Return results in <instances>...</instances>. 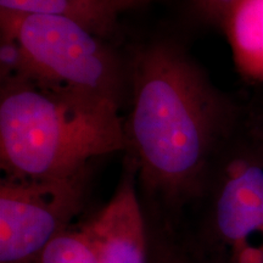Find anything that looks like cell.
Segmentation results:
<instances>
[{
  "mask_svg": "<svg viewBox=\"0 0 263 263\" xmlns=\"http://www.w3.org/2000/svg\"><path fill=\"white\" fill-rule=\"evenodd\" d=\"M129 84L124 153L136 167L144 210L179 224L242 114L185 50L168 41L134 54Z\"/></svg>",
  "mask_w": 263,
  "mask_h": 263,
  "instance_id": "1",
  "label": "cell"
},
{
  "mask_svg": "<svg viewBox=\"0 0 263 263\" xmlns=\"http://www.w3.org/2000/svg\"><path fill=\"white\" fill-rule=\"evenodd\" d=\"M120 106L27 80L0 88V166L4 176L62 179L90 172L100 157L126 150Z\"/></svg>",
  "mask_w": 263,
  "mask_h": 263,
  "instance_id": "2",
  "label": "cell"
},
{
  "mask_svg": "<svg viewBox=\"0 0 263 263\" xmlns=\"http://www.w3.org/2000/svg\"><path fill=\"white\" fill-rule=\"evenodd\" d=\"M190 213L179 226L200 263H263V134L251 118L217 154Z\"/></svg>",
  "mask_w": 263,
  "mask_h": 263,
  "instance_id": "3",
  "label": "cell"
},
{
  "mask_svg": "<svg viewBox=\"0 0 263 263\" xmlns=\"http://www.w3.org/2000/svg\"><path fill=\"white\" fill-rule=\"evenodd\" d=\"M0 73L67 88L121 107L129 73L105 39L67 17L0 9Z\"/></svg>",
  "mask_w": 263,
  "mask_h": 263,
  "instance_id": "4",
  "label": "cell"
},
{
  "mask_svg": "<svg viewBox=\"0 0 263 263\" xmlns=\"http://www.w3.org/2000/svg\"><path fill=\"white\" fill-rule=\"evenodd\" d=\"M89 172L62 179L0 180V263H39L84 205Z\"/></svg>",
  "mask_w": 263,
  "mask_h": 263,
  "instance_id": "5",
  "label": "cell"
},
{
  "mask_svg": "<svg viewBox=\"0 0 263 263\" xmlns=\"http://www.w3.org/2000/svg\"><path fill=\"white\" fill-rule=\"evenodd\" d=\"M80 229L98 263H147V219L129 160L111 199Z\"/></svg>",
  "mask_w": 263,
  "mask_h": 263,
  "instance_id": "6",
  "label": "cell"
},
{
  "mask_svg": "<svg viewBox=\"0 0 263 263\" xmlns=\"http://www.w3.org/2000/svg\"><path fill=\"white\" fill-rule=\"evenodd\" d=\"M219 26L239 74L263 83V0H233Z\"/></svg>",
  "mask_w": 263,
  "mask_h": 263,
  "instance_id": "7",
  "label": "cell"
},
{
  "mask_svg": "<svg viewBox=\"0 0 263 263\" xmlns=\"http://www.w3.org/2000/svg\"><path fill=\"white\" fill-rule=\"evenodd\" d=\"M0 9L71 18L104 39L117 29V9L110 0H0Z\"/></svg>",
  "mask_w": 263,
  "mask_h": 263,
  "instance_id": "8",
  "label": "cell"
},
{
  "mask_svg": "<svg viewBox=\"0 0 263 263\" xmlns=\"http://www.w3.org/2000/svg\"><path fill=\"white\" fill-rule=\"evenodd\" d=\"M149 230L147 263H200L189 248L179 224L146 216Z\"/></svg>",
  "mask_w": 263,
  "mask_h": 263,
  "instance_id": "9",
  "label": "cell"
},
{
  "mask_svg": "<svg viewBox=\"0 0 263 263\" xmlns=\"http://www.w3.org/2000/svg\"><path fill=\"white\" fill-rule=\"evenodd\" d=\"M39 263H98L80 228H68L43 252Z\"/></svg>",
  "mask_w": 263,
  "mask_h": 263,
  "instance_id": "10",
  "label": "cell"
},
{
  "mask_svg": "<svg viewBox=\"0 0 263 263\" xmlns=\"http://www.w3.org/2000/svg\"><path fill=\"white\" fill-rule=\"evenodd\" d=\"M233 0H194V5L202 18L219 25L227 8Z\"/></svg>",
  "mask_w": 263,
  "mask_h": 263,
  "instance_id": "11",
  "label": "cell"
},
{
  "mask_svg": "<svg viewBox=\"0 0 263 263\" xmlns=\"http://www.w3.org/2000/svg\"><path fill=\"white\" fill-rule=\"evenodd\" d=\"M251 121H252V122H254L256 128H257V129L263 134V114L258 115V116L252 117Z\"/></svg>",
  "mask_w": 263,
  "mask_h": 263,
  "instance_id": "12",
  "label": "cell"
},
{
  "mask_svg": "<svg viewBox=\"0 0 263 263\" xmlns=\"http://www.w3.org/2000/svg\"><path fill=\"white\" fill-rule=\"evenodd\" d=\"M111 3H112V4L116 6V9L118 8V6H121L122 4H126V3H130V2H133V0H110Z\"/></svg>",
  "mask_w": 263,
  "mask_h": 263,
  "instance_id": "13",
  "label": "cell"
}]
</instances>
